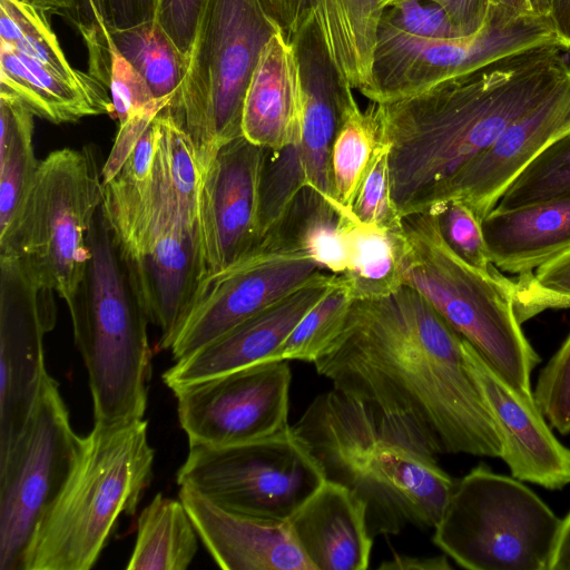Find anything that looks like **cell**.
Here are the masks:
<instances>
[{
	"label": "cell",
	"instance_id": "obj_23",
	"mask_svg": "<svg viewBox=\"0 0 570 570\" xmlns=\"http://www.w3.org/2000/svg\"><path fill=\"white\" fill-rule=\"evenodd\" d=\"M284 36L309 22L350 86L365 96L386 0H264Z\"/></svg>",
	"mask_w": 570,
	"mask_h": 570
},
{
	"label": "cell",
	"instance_id": "obj_37",
	"mask_svg": "<svg viewBox=\"0 0 570 570\" xmlns=\"http://www.w3.org/2000/svg\"><path fill=\"white\" fill-rule=\"evenodd\" d=\"M570 191V131L546 147L514 178L495 208L510 209Z\"/></svg>",
	"mask_w": 570,
	"mask_h": 570
},
{
	"label": "cell",
	"instance_id": "obj_4",
	"mask_svg": "<svg viewBox=\"0 0 570 570\" xmlns=\"http://www.w3.org/2000/svg\"><path fill=\"white\" fill-rule=\"evenodd\" d=\"M132 289L158 345L170 350L207 276L199 222L181 205L159 153L150 176L104 185L101 204Z\"/></svg>",
	"mask_w": 570,
	"mask_h": 570
},
{
	"label": "cell",
	"instance_id": "obj_3",
	"mask_svg": "<svg viewBox=\"0 0 570 570\" xmlns=\"http://www.w3.org/2000/svg\"><path fill=\"white\" fill-rule=\"evenodd\" d=\"M292 430L324 479L365 504L373 538L407 525L434 529L455 480L409 417L333 387L312 401Z\"/></svg>",
	"mask_w": 570,
	"mask_h": 570
},
{
	"label": "cell",
	"instance_id": "obj_18",
	"mask_svg": "<svg viewBox=\"0 0 570 570\" xmlns=\"http://www.w3.org/2000/svg\"><path fill=\"white\" fill-rule=\"evenodd\" d=\"M569 131L570 77L508 127L492 146L426 196L412 214L441 202L458 199L482 220L527 165Z\"/></svg>",
	"mask_w": 570,
	"mask_h": 570
},
{
	"label": "cell",
	"instance_id": "obj_40",
	"mask_svg": "<svg viewBox=\"0 0 570 570\" xmlns=\"http://www.w3.org/2000/svg\"><path fill=\"white\" fill-rule=\"evenodd\" d=\"M350 210L360 223L403 230V218L392 197L389 144L379 153Z\"/></svg>",
	"mask_w": 570,
	"mask_h": 570
},
{
	"label": "cell",
	"instance_id": "obj_50",
	"mask_svg": "<svg viewBox=\"0 0 570 570\" xmlns=\"http://www.w3.org/2000/svg\"><path fill=\"white\" fill-rule=\"evenodd\" d=\"M549 570H570V514L562 520Z\"/></svg>",
	"mask_w": 570,
	"mask_h": 570
},
{
	"label": "cell",
	"instance_id": "obj_25",
	"mask_svg": "<svg viewBox=\"0 0 570 570\" xmlns=\"http://www.w3.org/2000/svg\"><path fill=\"white\" fill-rule=\"evenodd\" d=\"M304 97L299 63L283 31L263 48L243 107L242 134L250 142L278 151L301 140Z\"/></svg>",
	"mask_w": 570,
	"mask_h": 570
},
{
	"label": "cell",
	"instance_id": "obj_33",
	"mask_svg": "<svg viewBox=\"0 0 570 570\" xmlns=\"http://www.w3.org/2000/svg\"><path fill=\"white\" fill-rule=\"evenodd\" d=\"M108 30L121 55L134 66L158 100L176 95L187 66V58L154 19L138 26Z\"/></svg>",
	"mask_w": 570,
	"mask_h": 570
},
{
	"label": "cell",
	"instance_id": "obj_20",
	"mask_svg": "<svg viewBox=\"0 0 570 570\" xmlns=\"http://www.w3.org/2000/svg\"><path fill=\"white\" fill-rule=\"evenodd\" d=\"M338 275L323 272L313 281L277 301L203 346L163 374L174 390L255 363L273 360L295 325L326 293Z\"/></svg>",
	"mask_w": 570,
	"mask_h": 570
},
{
	"label": "cell",
	"instance_id": "obj_49",
	"mask_svg": "<svg viewBox=\"0 0 570 570\" xmlns=\"http://www.w3.org/2000/svg\"><path fill=\"white\" fill-rule=\"evenodd\" d=\"M548 18L557 37L570 48V0H551Z\"/></svg>",
	"mask_w": 570,
	"mask_h": 570
},
{
	"label": "cell",
	"instance_id": "obj_41",
	"mask_svg": "<svg viewBox=\"0 0 570 570\" xmlns=\"http://www.w3.org/2000/svg\"><path fill=\"white\" fill-rule=\"evenodd\" d=\"M533 397L548 423L570 434V333L540 372Z\"/></svg>",
	"mask_w": 570,
	"mask_h": 570
},
{
	"label": "cell",
	"instance_id": "obj_55",
	"mask_svg": "<svg viewBox=\"0 0 570 570\" xmlns=\"http://www.w3.org/2000/svg\"><path fill=\"white\" fill-rule=\"evenodd\" d=\"M569 514H570V512H569Z\"/></svg>",
	"mask_w": 570,
	"mask_h": 570
},
{
	"label": "cell",
	"instance_id": "obj_38",
	"mask_svg": "<svg viewBox=\"0 0 570 570\" xmlns=\"http://www.w3.org/2000/svg\"><path fill=\"white\" fill-rule=\"evenodd\" d=\"M511 292L521 324L548 309L570 308V249L511 279Z\"/></svg>",
	"mask_w": 570,
	"mask_h": 570
},
{
	"label": "cell",
	"instance_id": "obj_16",
	"mask_svg": "<svg viewBox=\"0 0 570 570\" xmlns=\"http://www.w3.org/2000/svg\"><path fill=\"white\" fill-rule=\"evenodd\" d=\"M291 380L286 361L268 360L171 390L189 446L245 443L288 428Z\"/></svg>",
	"mask_w": 570,
	"mask_h": 570
},
{
	"label": "cell",
	"instance_id": "obj_12",
	"mask_svg": "<svg viewBox=\"0 0 570 570\" xmlns=\"http://www.w3.org/2000/svg\"><path fill=\"white\" fill-rule=\"evenodd\" d=\"M550 43L563 42L548 17L513 18L490 7L480 31L451 39L419 37L381 19L372 87L364 97L377 104L404 99L497 60Z\"/></svg>",
	"mask_w": 570,
	"mask_h": 570
},
{
	"label": "cell",
	"instance_id": "obj_2",
	"mask_svg": "<svg viewBox=\"0 0 570 570\" xmlns=\"http://www.w3.org/2000/svg\"><path fill=\"white\" fill-rule=\"evenodd\" d=\"M569 50L563 43L540 46L417 95L376 102L400 216L412 214L426 196L567 80Z\"/></svg>",
	"mask_w": 570,
	"mask_h": 570
},
{
	"label": "cell",
	"instance_id": "obj_26",
	"mask_svg": "<svg viewBox=\"0 0 570 570\" xmlns=\"http://www.w3.org/2000/svg\"><path fill=\"white\" fill-rule=\"evenodd\" d=\"M481 227L498 269L532 272L570 249V191L515 208H494Z\"/></svg>",
	"mask_w": 570,
	"mask_h": 570
},
{
	"label": "cell",
	"instance_id": "obj_1",
	"mask_svg": "<svg viewBox=\"0 0 570 570\" xmlns=\"http://www.w3.org/2000/svg\"><path fill=\"white\" fill-rule=\"evenodd\" d=\"M464 338L414 288L355 299L315 362L333 387L409 417L436 454L500 458L497 425L463 354Z\"/></svg>",
	"mask_w": 570,
	"mask_h": 570
},
{
	"label": "cell",
	"instance_id": "obj_48",
	"mask_svg": "<svg viewBox=\"0 0 570 570\" xmlns=\"http://www.w3.org/2000/svg\"><path fill=\"white\" fill-rule=\"evenodd\" d=\"M380 569H399V570H446L451 566L446 559V554L434 557H412L405 554H393V558L384 561Z\"/></svg>",
	"mask_w": 570,
	"mask_h": 570
},
{
	"label": "cell",
	"instance_id": "obj_7",
	"mask_svg": "<svg viewBox=\"0 0 570 570\" xmlns=\"http://www.w3.org/2000/svg\"><path fill=\"white\" fill-rule=\"evenodd\" d=\"M403 284L417 291L511 386L533 397L530 376L541 360L515 314L511 278L459 258L432 210L403 217Z\"/></svg>",
	"mask_w": 570,
	"mask_h": 570
},
{
	"label": "cell",
	"instance_id": "obj_53",
	"mask_svg": "<svg viewBox=\"0 0 570 570\" xmlns=\"http://www.w3.org/2000/svg\"><path fill=\"white\" fill-rule=\"evenodd\" d=\"M489 7L504 11L514 18L534 14L528 0H489Z\"/></svg>",
	"mask_w": 570,
	"mask_h": 570
},
{
	"label": "cell",
	"instance_id": "obj_36",
	"mask_svg": "<svg viewBox=\"0 0 570 570\" xmlns=\"http://www.w3.org/2000/svg\"><path fill=\"white\" fill-rule=\"evenodd\" d=\"M355 298L343 275L295 325L273 360L314 363L342 334Z\"/></svg>",
	"mask_w": 570,
	"mask_h": 570
},
{
	"label": "cell",
	"instance_id": "obj_30",
	"mask_svg": "<svg viewBox=\"0 0 570 570\" xmlns=\"http://www.w3.org/2000/svg\"><path fill=\"white\" fill-rule=\"evenodd\" d=\"M376 102L362 110L352 100L342 117L332 153V188L337 205L350 210L379 153L386 146Z\"/></svg>",
	"mask_w": 570,
	"mask_h": 570
},
{
	"label": "cell",
	"instance_id": "obj_17",
	"mask_svg": "<svg viewBox=\"0 0 570 570\" xmlns=\"http://www.w3.org/2000/svg\"><path fill=\"white\" fill-rule=\"evenodd\" d=\"M267 155L268 149L239 136L219 147L205 173L199 225L207 276L248 254L263 238Z\"/></svg>",
	"mask_w": 570,
	"mask_h": 570
},
{
	"label": "cell",
	"instance_id": "obj_42",
	"mask_svg": "<svg viewBox=\"0 0 570 570\" xmlns=\"http://www.w3.org/2000/svg\"><path fill=\"white\" fill-rule=\"evenodd\" d=\"M382 20L407 33L426 38L462 37L448 13L429 0H405L385 9Z\"/></svg>",
	"mask_w": 570,
	"mask_h": 570
},
{
	"label": "cell",
	"instance_id": "obj_9",
	"mask_svg": "<svg viewBox=\"0 0 570 570\" xmlns=\"http://www.w3.org/2000/svg\"><path fill=\"white\" fill-rule=\"evenodd\" d=\"M102 166L91 145L51 151L0 232V253L20 257L66 304L89 259L88 234L104 198Z\"/></svg>",
	"mask_w": 570,
	"mask_h": 570
},
{
	"label": "cell",
	"instance_id": "obj_27",
	"mask_svg": "<svg viewBox=\"0 0 570 570\" xmlns=\"http://www.w3.org/2000/svg\"><path fill=\"white\" fill-rule=\"evenodd\" d=\"M0 91L19 98L32 112L53 124L110 115L111 97L102 85L69 80L39 61L0 45Z\"/></svg>",
	"mask_w": 570,
	"mask_h": 570
},
{
	"label": "cell",
	"instance_id": "obj_46",
	"mask_svg": "<svg viewBox=\"0 0 570 570\" xmlns=\"http://www.w3.org/2000/svg\"><path fill=\"white\" fill-rule=\"evenodd\" d=\"M405 0H386V8ZM439 4L450 17L462 37L480 31L489 10V0H429Z\"/></svg>",
	"mask_w": 570,
	"mask_h": 570
},
{
	"label": "cell",
	"instance_id": "obj_34",
	"mask_svg": "<svg viewBox=\"0 0 570 570\" xmlns=\"http://www.w3.org/2000/svg\"><path fill=\"white\" fill-rule=\"evenodd\" d=\"M88 50L90 73L109 92L119 125L161 101L156 99L140 73L121 55L107 28L78 27Z\"/></svg>",
	"mask_w": 570,
	"mask_h": 570
},
{
	"label": "cell",
	"instance_id": "obj_29",
	"mask_svg": "<svg viewBox=\"0 0 570 570\" xmlns=\"http://www.w3.org/2000/svg\"><path fill=\"white\" fill-rule=\"evenodd\" d=\"M351 212V210H350ZM348 262L343 274L355 299L386 296L403 286L406 238L403 230L346 220Z\"/></svg>",
	"mask_w": 570,
	"mask_h": 570
},
{
	"label": "cell",
	"instance_id": "obj_43",
	"mask_svg": "<svg viewBox=\"0 0 570 570\" xmlns=\"http://www.w3.org/2000/svg\"><path fill=\"white\" fill-rule=\"evenodd\" d=\"M207 0H157L155 20L188 59Z\"/></svg>",
	"mask_w": 570,
	"mask_h": 570
},
{
	"label": "cell",
	"instance_id": "obj_39",
	"mask_svg": "<svg viewBox=\"0 0 570 570\" xmlns=\"http://www.w3.org/2000/svg\"><path fill=\"white\" fill-rule=\"evenodd\" d=\"M426 210L435 213L443 240L459 258L487 273L498 269L488 256L481 220L466 204L449 199Z\"/></svg>",
	"mask_w": 570,
	"mask_h": 570
},
{
	"label": "cell",
	"instance_id": "obj_6",
	"mask_svg": "<svg viewBox=\"0 0 570 570\" xmlns=\"http://www.w3.org/2000/svg\"><path fill=\"white\" fill-rule=\"evenodd\" d=\"M88 244L85 274L67 307L88 374L94 423L144 419L151 376L150 321L129 282L101 206Z\"/></svg>",
	"mask_w": 570,
	"mask_h": 570
},
{
	"label": "cell",
	"instance_id": "obj_13",
	"mask_svg": "<svg viewBox=\"0 0 570 570\" xmlns=\"http://www.w3.org/2000/svg\"><path fill=\"white\" fill-rule=\"evenodd\" d=\"M82 436L48 376L22 433L0 454V570H22L31 539L63 489Z\"/></svg>",
	"mask_w": 570,
	"mask_h": 570
},
{
	"label": "cell",
	"instance_id": "obj_21",
	"mask_svg": "<svg viewBox=\"0 0 570 570\" xmlns=\"http://www.w3.org/2000/svg\"><path fill=\"white\" fill-rule=\"evenodd\" d=\"M292 43L301 71L304 112L299 142L294 146L305 187L337 205L333 195L331 153L353 88L333 63L313 22L285 36Z\"/></svg>",
	"mask_w": 570,
	"mask_h": 570
},
{
	"label": "cell",
	"instance_id": "obj_52",
	"mask_svg": "<svg viewBox=\"0 0 570 570\" xmlns=\"http://www.w3.org/2000/svg\"><path fill=\"white\" fill-rule=\"evenodd\" d=\"M47 14L71 12L76 14L77 0H19Z\"/></svg>",
	"mask_w": 570,
	"mask_h": 570
},
{
	"label": "cell",
	"instance_id": "obj_19",
	"mask_svg": "<svg viewBox=\"0 0 570 570\" xmlns=\"http://www.w3.org/2000/svg\"><path fill=\"white\" fill-rule=\"evenodd\" d=\"M463 354L499 431L500 458L511 475L548 490L570 485V449L554 436L534 397L511 386L466 340Z\"/></svg>",
	"mask_w": 570,
	"mask_h": 570
},
{
	"label": "cell",
	"instance_id": "obj_51",
	"mask_svg": "<svg viewBox=\"0 0 570 570\" xmlns=\"http://www.w3.org/2000/svg\"><path fill=\"white\" fill-rule=\"evenodd\" d=\"M76 26L105 28L100 0H77Z\"/></svg>",
	"mask_w": 570,
	"mask_h": 570
},
{
	"label": "cell",
	"instance_id": "obj_35",
	"mask_svg": "<svg viewBox=\"0 0 570 570\" xmlns=\"http://www.w3.org/2000/svg\"><path fill=\"white\" fill-rule=\"evenodd\" d=\"M0 45L30 57L60 76L85 85H101L67 60L48 14L19 0H0Z\"/></svg>",
	"mask_w": 570,
	"mask_h": 570
},
{
	"label": "cell",
	"instance_id": "obj_45",
	"mask_svg": "<svg viewBox=\"0 0 570 570\" xmlns=\"http://www.w3.org/2000/svg\"><path fill=\"white\" fill-rule=\"evenodd\" d=\"M109 30L128 29L155 19L157 0H100Z\"/></svg>",
	"mask_w": 570,
	"mask_h": 570
},
{
	"label": "cell",
	"instance_id": "obj_31",
	"mask_svg": "<svg viewBox=\"0 0 570 570\" xmlns=\"http://www.w3.org/2000/svg\"><path fill=\"white\" fill-rule=\"evenodd\" d=\"M350 213L313 188L304 187L279 225L323 271L343 275L348 262Z\"/></svg>",
	"mask_w": 570,
	"mask_h": 570
},
{
	"label": "cell",
	"instance_id": "obj_28",
	"mask_svg": "<svg viewBox=\"0 0 570 570\" xmlns=\"http://www.w3.org/2000/svg\"><path fill=\"white\" fill-rule=\"evenodd\" d=\"M197 531L180 499L158 492L137 520L128 570H186L197 549Z\"/></svg>",
	"mask_w": 570,
	"mask_h": 570
},
{
	"label": "cell",
	"instance_id": "obj_15",
	"mask_svg": "<svg viewBox=\"0 0 570 570\" xmlns=\"http://www.w3.org/2000/svg\"><path fill=\"white\" fill-rule=\"evenodd\" d=\"M56 292L18 256L0 253V454L24 430L49 374L43 337Z\"/></svg>",
	"mask_w": 570,
	"mask_h": 570
},
{
	"label": "cell",
	"instance_id": "obj_22",
	"mask_svg": "<svg viewBox=\"0 0 570 570\" xmlns=\"http://www.w3.org/2000/svg\"><path fill=\"white\" fill-rule=\"evenodd\" d=\"M202 542L225 570H314L286 522L230 512L198 492L180 487Z\"/></svg>",
	"mask_w": 570,
	"mask_h": 570
},
{
	"label": "cell",
	"instance_id": "obj_32",
	"mask_svg": "<svg viewBox=\"0 0 570 570\" xmlns=\"http://www.w3.org/2000/svg\"><path fill=\"white\" fill-rule=\"evenodd\" d=\"M33 116L19 98L0 91V232L12 220L40 163Z\"/></svg>",
	"mask_w": 570,
	"mask_h": 570
},
{
	"label": "cell",
	"instance_id": "obj_8",
	"mask_svg": "<svg viewBox=\"0 0 570 570\" xmlns=\"http://www.w3.org/2000/svg\"><path fill=\"white\" fill-rule=\"evenodd\" d=\"M282 31L264 0H207L183 81L166 107L188 134L205 173L242 134L246 91L261 52Z\"/></svg>",
	"mask_w": 570,
	"mask_h": 570
},
{
	"label": "cell",
	"instance_id": "obj_47",
	"mask_svg": "<svg viewBox=\"0 0 570 570\" xmlns=\"http://www.w3.org/2000/svg\"><path fill=\"white\" fill-rule=\"evenodd\" d=\"M158 146L159 128L155 118L145 130L130 156L127 158L120 171L116 176H120L132 181L146 180L151 174L158 153Z\"/></svg>",
	"mask_w": 570,
	"mask_h": 570
},
{
	"label": "cell",
	"instance_id": "obj_24",
	"mask_svg": "<svg viewBox=\"0 0 570 570\" xmlns=\"http://www.w3.org/2000/svg\"><path fill=\"white\" fill-rule=\"evenodd\" d=\"M314 570H365L374 538L365 504L345 487L324 480L287 520Z\"/></svg>",
	"mask_w": 570,
	"mask_h": 570
},
{
	"label": "cell",
	"instance_id": "obj_10",
	"mask_svg": "<svg viewBox=\"0 0 570 570\" xmlns=\"http://www.w3.org/2000/svg\"><path fill=\"white\" fill-rule=\"evenodd\" d=\"M561 525L522 481L480 464L455 481L433 542L470 570H549Z\"/></svg>",
	"mask_w": 570,
	"mask_h": 570
},
{
	"label": "cell",
	"instance_id": "obj_14",
	"mask_svg": "<svg viewBox=\"0 0 570 570\" xmlns=\"http://www.w3.org/2000/svg\"><path fill=\"white\" fill-rule=\"evenodd\" d=\"M323 272L276 226L248 254L202 282L170 348L173 360L188 357Z\"/></svg>",
	"mask_w": 570,
	"mask_h": 570
},
{
	"label": "cell",
	"instance_id": "obj_54",
	"mask_svg": "<svg viewBox=\"0 0 570 570\" xmlns=\"http://www.w3.org/2000/svg\"><path fill=\"white\" fill-rule=\"evenodd\" d=\"M535 16L549 17L551 0H528Z\"/></svg>",
	"mask_w": 570,
	"mask_h": 570
},
{
	"label": "cell",
	"instance_id": "obj_11",
	"mask_svg": "<svg viewBox=\"0 0 570 570\" xmlns=\"http://www.w3.org/2000/svg\"><path fill=\"white\" fill-rule=\"evenodd\" d=\"M324 480L291 425L245 443L190 445L176 476L230 512L274 522H286Z\"/></svg>",
	"mask_w": 570,
	"mask_h": 570
},
{
	"label": "cell",
	"instance_id": "obj_44",
	"mask_svg": "<svg viewBox=\"0 0 570 570\" xmlns=\"http://www.w3.org/2000/svg\"><path fill=\"white\" fill-rule=\"evenodd\" d=\"M168 105L169 101H161L131 116L127 121L119 125L112 149L102 166V186L120 171L145 130Z\"/></svg>",
	"mask_w": 570,
	"mask_h": 570
},
{
	"label": "cell",
	"instance_id": "obj_5",
	"mask_svg": "<svg viewBox=\"0 0 570 570\" xmlns=\"http://www.w3.org/2000/svg\"><path fill=\"white\" fill-rule=\"evenodd\" d=\"M145 419L94 423L60 494L39 523L22 570H89L120 515H135L153 479Z\"/></svg>",
	"mask_w": 570,
	"mask_h": 570
}]
</instances>
